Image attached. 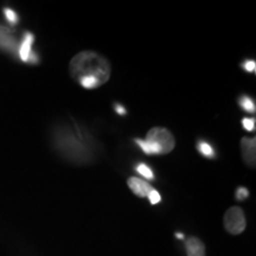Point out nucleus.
Returning <instances> with one entry per match:
<instances>
[{
	"label": "nucleus",
	"instance_id": "obj_4",
	"mask_svg": "<svg viewBox=\"0 0 256 256\" xmlns=\"http://www.w3.org/2000/svg\"><path fill=\"white\" fill-rule=\"evenodd\" d=\"M224 226L232 235H238L244 232L246 218L241 208L232 206L224 215Z\"/></svg>",
	"mask_w": 256,
	"mask_h": 256
},
{
	"label": "nucleus",
	"instance_id": "obj_5",
	"mask_svg": "<svg viewBox=\"0 0 256 256\" xmlns=\"http://www.w3.org/2000/svg\"><path fill=\"white\" fill-rule=\"evenodd\" d=\"M255 138H243L241 140V152L244 162L249 168H255Z\"/></svg>",
	"mask_w": 256,
	"mask_h": 256
},
{
	"label": "nucleus",
	"instance_id": "obj_6",
	"mask_svg": "<svg viewBox=\"0 0 256 256\" xmlns=\"http://www.w3.org/2000/svg\"><path fill=\"white\" fill-rule=\"evenodd\" d=\"M127 183H128V186L130 188V190H132L134 194L139 197H147L150 192L154 190V188H153L152 185L147 184L145 180H142V179L136 178V177H130L128 179Z\"/></svg>",
	"mask_w": 256,
	"mask_h": 256
},
{
	"label": "nucleus",
	"instance_id": "obj_13",
	"mask_svg": "<svg viewBox=\"0 0 256 256\" xmlns=\"http://www.w3.org/2000/svg\"><path fill=\"white\" fill-rule=\"evenodd\" d=\"M148 200H150V202H151V204H153V206H154V204H158L160 200H162V197H160V194L158 191L156 190H152L151 192H150L148 194Z\"/></svg>",
	"mask_w": 256,
	"mask_h": 256
},
{
	"label": "nucleus",
	"instance_id": "obj_17",
	"mask_svg": "<svg viewBox=\"0 0 256 256\" xmlns=\"http://www.w3.org/2000/svg\"><path fill=\"white\" fill-rule=\"evenodd\" d=\"M115 110H116V113L120 114V115H124L127 113L126 110H124V108L121 104H115Z\"/></svg>",
	"mask_w": 256,
	"mask_h": 256
},
{
	"label": "nucleus",
	"instance_id": "obj_10",
	"mask_svg": "<svg viewBox=\"0 0 256 256\" xmlns=\"http://www.w3.org/2000/svg\"><path fill=\"white\" fill-rule=\"evenodd\" d=\"M238 104L241 106V108H243L246 112H248V113H255V104L254 101H252V98H249V96H241Z\"/></svg>",
	"mask_w": 256,
	"mask_h": 256
},
{
	"label": "nucleus",
	"instance_id": "obj_9",
	"mask_svg": "<svg viewBox=\"0 0 256 256\" xmlns=\"http://www.w3.org/2000/svg\"><path fill=\"white\" fill-rule=\"evenodd\" d=\"M197 150L200 152L202 156H206V158H215L216 156L214 147L209 142H206V140H200L197 142Z\"/></svg>",
	"mask_w": 256,
	"mask_h": 256
},
{
	"label": "nucleus",
	"instance_id": "obj_15",
	"mask_svg": "<svg viewBox=\"0 0 256 256\" xmlns=\"http://www.w3.org/2000/svg\"><path fill=\"white\" fill-rule=\"evenodd\" d=\"M248 196H249V191L244 186L238 188V191H236V198H238V200H246V198H247Z\"/></svg>",
	"mask_w": 256,
	"mask_h": 256
},
{
	"label": "nucleus",
	"instance_id": "obj_8",
	"mask_svg": "<svg viewBox=\"0 0 256 256\" xmlns=\"http://www.w3.org/2000/svg\"><path fill=\"white\" fill-rule=\"evenodd\" d=\"M32 42H34V36H32V34H28L26 36H25L23 44H22V46H20V52H19V54H20V58L25 60V62L30 60V57H31V44H32Z\"/></svg>",
	"mask_w": 256,
	"mask_h": 256
},
{
	"label": "nucleus",
	"instance_id": "obj_12",
	"mask_svg": "<svg viewBox=\"0 0 256 256\" xmlns=\"http://www.w3.org/2000/svg\"><path fill=\"white\" fill-rule=\"evenodd\" d=\"M242 124L246 130L248 132H252V130H255V119H250V118H244L242 120Z\"/></svg>",
	"mask_w": 256,
	"mask_h": 256
},
{
	"label": "nucleus",
	"instance_id": "obj_1",
	"mask_svg": "<svg viewBox=\"0 0 256 256\" xmlns=\"http://www.w3.org/2000/svg\"><path fill=\"white\" fill-rule=\"evenodd\" d=\"M70 76L83 88L95 89L110 78V64L94 51H82L70 60Z\"/></svg>",
	"mask_w": 256,
	"mask_h": 256
},
{
	"label": "nucleus",
	"instance_id": "obj_16",
	"mask_svg": "<svg viewBox=\"0 0 256 256\" xmlns=\"http://www.w3.org/2000/svg\"><path fill=\"white\" fill-rule=\"evenodd\" d=\"M4 12H5L6 18H8L12 24L17 23V14H16L14 11H12V10H10V8H5Z\"/></svg>",
	"mask_w": 256,
	"mask_h": 256
},
{
	"label": "nucleus",
	"instance_id": "obj_3",
	"mask_svg": "<svg viewBox=\"0 0 256 256\" xmlns=\"http://www.w3.org/2000/svg\"><path fill=\"white\" fill-rule=\"evenodd\" d=\"M145 142L152 154H168L174 148L176 142L172 133L166 128L153 127L147 133Z\"/></svg>",
	"mask_w": 256,
	"mask_h": 256
},
{
	"label": "nucleus",
	"instance_id": "obj_2",
	"mask_svg": "<svg viewBox=\"0 0 256 256\" xmlns=\"http://www.w3.org/2000/svg\"><path fill=\"white\" fill-rule=\"evenodd\" d=\"M60 148L63 153L69 148L70 146L74 147V162H82L83 160H89V156H92V150L89 147V142L84 140L81 136H80V130H76V133L69 132L66 134H60L58 138Z\"/></svg>",
	"mask_w": 256,
	"mask_h": 256
},
{
	"label": "nucleus",
	"instance_id": "obj_11",
	"mask_svg": "<svg viewBox=\"0 0 256 256\" xmlns=\"http://www.w3.org/2000/svg\"><path fill=\"white\" fill-rule=\"evenodd\" d=\"M136 170L138 172H139L140 174L142 176V177H145L146 179H150V180H153V179H154V174H153L152 168H150L148 165L142 164H142L136 165Z\"/></svg>",
	"mask_w": 256,
	"mask_h": 256
},
{
	"label": "nucleus",
	"instance_id": "obj_7",
	"mask_svg": "<svg viewBox=\"0 0 256 256\" xmlns=\"http://www.w3.org/2000/svg\"><path fill=\"white\" fill-rule=\"evenodd\" d=\"M188 256H206V246L197 238H188L185 243Z\"/></svg>",
	"mask_w": 256,
	"mask_h": 256
},
{
	"label": "nucleus",
	"instance_id": "obj_14",
	"mask_svg": "<svg viewBox=\"0 0 256 256\" xmlns=\"http://www.w3.org/2000/svg\"><path fill=\"white\" fill-rule=\"evenodd\" d=\"M243 69L248 72H255V70H256L255 60H246V62L243 63Z\"/></svg>",
	"mask_w": 256,
	"mask_h": 256
},
{
	"label": "nucleus",
	"instance_id": "obj_18",
	"mask_svg": "<svg viewBox=\"0 0 256 256\" xmlns=\"http://www.w3.org/2000/svg\"><path fill=\"white\" fill-rule=\"evenodd\" d=\"M176 236H177L178 238H184V235H183V234H180V232L176 234Z\"/></svg>",
	"mask_w": 256,
	"mask_h": 256
}]
</instances>
